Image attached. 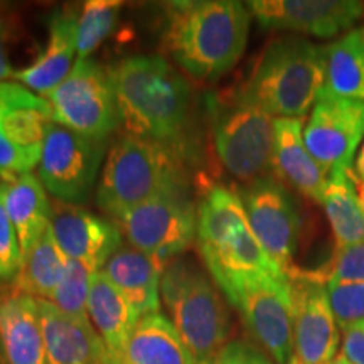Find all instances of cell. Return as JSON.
I'll use <instances>...</instances> for the list:
<instances>
[{
  "instance_id": "cell-40",
  "label": "cell",
  "mask_w": 364,
  "mask_h": 364,
  "mask_svg": "<svg viewBox=\"0 0 364 364\" xmlns=\"http://www.w3.org/2000/svg\"><path fill=\"white\" fill-rule=\"evenodd\" d=\"M0 364H9L7 363V358H6V353H4L2 343H0Z\"/></svg>"
},
{
  "instance_id": "cell-33",
  "label": "cell",
  "mask_w": 364,
  "mask_h": 364,
  "mask_svg": "<svg viewBox=\"0 0 364 364\" xmlns=\"http://www.w3.org/2000/svg\"><path fill=\"white\" fill-rule=\"evenodd\" d=\"M22 38V22L17 7L0 2V81H9L16 76L11 51Z\"/></svg>"
},
{
  "instance_id": "cell-42",
  "label": "cell",
  "mask_w": 364,
  "mask_h": 364,
  "mask_svg": "<svg viewBox=\"0 0 364 364\" xmlns=\"http://www.w3.org/2000/svg\"><path fill=\"white\" fill-rule=\"evenodd\" d=\"M4 297V294H0V299H2Z\"/></svg>"
},
{
  "instance_id": "cell-26",
  "label": "cell",
  "mask_w": 364,
  "mask_h": 364,
  "mask_svg": "<svg viewBox=\"0 0 364 364\" xmlns=\"http://www.w3.org/2000/svg\"><path fill=\"white\" fill-rule=\"evenodd\" d=\"M248 225L247 213L240 196L223 186L208 191L198 209V243L199 252L220 247L235 238Z\"/></svg>"
},
{
  "instance_id": "cell-13",
  "label": "cell",
  "mask_w": 364,
  "mask_h": 364,
  "mask_svg": "<svg viewBox=\"0 0 364 364\" xmlns=\"http://www.w3.org/2000/svg\"><path fill=\"white\" fill-rule=\"evenodd\" d=\"M287 275L292 295L295 356L302 364H327L338 353L341 332L326 284L294 267Z\"/></svg>"
},
{
  "instance_id": "cell-22",
  "label": "cell",
  "mask_w": 364,
  "mask_h": 364,
  "mask_svg": "<svg viewBox=\"0 0 364 364\" xmlns=\"http://www.w3.org/2000/svg\"><path fill=\"white\" fill-rule=\"evenodd\" d=\"M0 343L9 364H46L38 299L16 292L0 299Z\"/></svg>"
},
{
  "instance_id": "cell-28",
  "label": "cell",
  "mask_w": 364,
  "mask_h": 364,
  "mask_svg": "<svg viewBox=\"0 0 364 364\" xmlns=\"http://www.w3.org/2000/svg\"><path fill=\"white\" fill-rule=\"evenodd\" d=\"M66 260L54 240L51 228H48L22 263L19 275L12 282V292L51 300L65 272Z\"/></svg>"
},
{
  "instance_id": "cell-29",
  "label": "cell",
  "mask_w": 364,
  "mask_h": 364,
  "mask_svg": "<svg viewBox=\"0 0 364 364\" xmlns=\"http://www.w3.org/2000/svg\"><path fill=\"white\" fill-rule=\"evenodd\" d=\"M124 2L120 0H88L81 7L76 31V59L90 58L103 41L115 31Z\"/></svg>"
},
{
  "instance_id": "cell-41",
  "label": "cell",
  "mask_w": 364,
  "mask_h": 364,
  "mask_svg": "<svg viewBox=\"0 0 364 364\" xmlns=\"http://www.w3.org/2000/svg\"><path fill=\"white\" fill-rule=\"evenodd\" d=\"M287 364H302V363H300V359L297 358V356H295V354H294V356L292 358H290V361L289 363H287Z\"/></svg>"
},
{
  "instance_id": "cell-3",
  "label": "cell",
  "mask_w": 364,
  "mask_h": 364,
  "mask_svg": "<svg viewBox=\"0 0 364 364\" xmlns=\"http://www.w3.org/2000/svg\"><path fill=\"white\" fill-rule=\"evenodd\" d=\"M326 58L327 46L300 36L277 38L238 90L273 118H304L324 86Z\"/></svg>"
},
{
  "instance_id": "cell-36",
  "label": "cell",
  "mask_w": 364,
  "mask_h": 364,
  "mask_svg": "<svg viewBox=\"0 0 364 364\" xmlns=\"http://www.w3.org/2000/svg\"><path fill=\"white\" fill-rule=\"evenodd\" d=\"M343 356L351 364H364V321L346 327Z\"/></svg>"
},
{
  "instance_id": "cell-19",
  "label": "cell",
  "mask_w": 364,
  "mask_h": 364,
  "mask_svg": "<svg viewBox=\"0 0 364 364\" xmlns=\"http://www.w3.org/2000/svg\"><path fill=\"white\" fill-rule=\"evenodd\" d=\"M273 169L280 179L294 186L300 194L321 204L329 174L318 166L304 142L302 118H275Z\"/></svg>"
},
{
  "instance_id": "cell-31",
  "label": "cell",
  "mask_w": 364,
  "mask_h": 364,
  "mask_svg": "<svg viewBox=\"0 0 364 364\" xmlns=\"http://www.w3.org/2000/svg\"><path fill=\"white\" fill-rule=\"evenodd\" d=\"M327 297L338 321L339 329L364 321V284L363 282H326Z\"/></svg>"
},
{
  "instance_id": "cell-12",
  "label": "cell",
  "mask_w": 364,
  "mask_h": 364,
  "mask_svg": "<svg viewBox=\"0 0 364 364\" xmlns=\"http://www.w3.org/2000/svg\"><path fill=\"white\" fill-rule=\"evenodd\" d=\"M248 225L268 258L289 273L300 238V211L284 182L273 176L255 179L238 193Z\"/></svg>"
},
{
  "instance_id": "cell-4",
  "label": "cell",
  "mask_w": 364,
  "mask_h": 364,
  "mask_svg": "<svg viewBox=\"0 0 364 364\" xmlns=\"http://www.w3.org/2000/svg\"><path fill=\"white\" fill-rule=\"evenodd\" d=\"M182 191H186V177L179 154L166 145L124 135L107 156L97 204L103 213L122 220L152 199Z\"/></svg>"
},
{
  "instance_id": "cell-39",
  "label": "cell",
  "mask_w": 364,
  "mask_h": 364,
  "mask_svg": "<svg viewBox=\"0 0 364 364\" xmlns=\"http://www.w3.org/2000/svg\"><path fill=\"white\" fill-rule=\"evenodd\" d=\"M358 196H359V201H361V204L364 206V182H361L359 181V184H358Z\"/></svg>"
},
{
  "instance_id": "cell-2",
  "label": "cell",
  "mask_w": 364,
  "mask_h": 364,
  "mask_svg": "<svg viewBox=\"0 0 364 364\" xmlns=\"http://www.w3.org/2000/svg\"><path fill=\"white\" fill-rule=\"evenodd\" d=\"M162 44L199 81L231 71L247 49L252 14L236 0H186L162 7Z\"/></svg>"
},
{
  "instance_id": "cell-21",
  "label": "cell",
  "mask_w": 364,
  "mask_h": 364,
  "mask_svg": "<svg viewBox=\"0 0 364 364\" xmlns=\"http://www.w3.org/2000/svg\"><path fill=\"white\" fill-rule=\"evenodd\" d=\"M86 311L91 326L107 349L108 361L120 364L127 343L140 321L135 309L102 272H97L91 280Z\"/></svg>"
},
{
  "instance_id": "cell-35",
  "label": "cell",
  "mask_w": 364,
  "mask_h": 364,
  "mask_svg": "<svg viewBox=\"0 0 364 364\" xmlns=\"http://www.w3.org/2000/svg\"><path fill=\"white\" fill-rule=\"evenodd\" d=\"M327 280L363 282L364 284V241L353 247L338 248Z\"/></svg>"
},
{
  "instance_id": "cell-7",
  "label": "cell",
  "mask_w": 364,
  "mask_h": 364,
  "mask_svg": "<svg viewBox=\"0 0 364 364\" xmlns=\"http://www.w3.org/2000/svg\"><path fill=\"white\" fill-rule=\"evenodd\" d=\"M228 302L240 312L257 346L275 364L294 356L292 295L287 273H260L216 279Z\"/></svg>"
},
{
  "instance_id": "cell-23",
  "label": "cell",
  "mask_w": 364,
  "mask_h": 364,
  "mask_svg": "<svg viewBox=\"0 0 364 364\" xmlns=\"http://www.w3.org/2000/svg\"><path fill=\"white\" fill-rule=\"evenodd\" d=\"M6 184V208L17 240H19L22 263L31 250L46 233L51 223V204L39 177L33 172L26 174H0Z\"/></svg>"
},
{
  "instance_id": "cell-10",
  "label": "cell",
  "mask_w": 364,
  "mask_h": 364,
  "mask_svg": "<svg viewBox=\"0 0 364 364\" xmlns=\"http://www.w3.org/2000/svg\"><path fill=\"white\" fill-rule=\"evenodd\" d=\"M51 105L17 81H0V174H26L38 166Z\"/></svg>"
},
{
  "instance_id": "cell-9",
  "label": "cell",
  "mask_w": 364,
  "mask_h": 364,
  "mask_svg": "<svg viewBox=\"0 0 364 364\" xmlns=\"http://www.w3.org/2000/svg\"><path fill=\"white\" fill-rule=\"evenodd\" d=\"M105 142H97L51 122L46 129L38 177L63 204L85 203L97 181Z\"/></svg>"
},
{
  "instance_id": "cell-5",
  "label": "cell",
  "mask_w": 364,
  "mask_h": 364,
  "mask_svg": "<svg viewBox=\"0 0 364 364\" xmlns=\"http://www.w3.org/2000/svg\"><path fill=\"white\" fill-rule=\"evenodd\" d=\"M161 295L196 364L204 363L228 343L230 311L211 279L193 262L176 258L167 263Z\"/></svg>"
},
{
  "instance_id": "cell-25",
  "label": "cell",
  "mask_w": 364,
  "mask_h": 364,
  "mask_svg": "<svg viewBox=\"0 0 364 364\" xmlns=\"http://www.w3.org/2000/svg\"><path fill=\"white\" fill-rule=\"evenodd\" d=\"M318 98L364 103V26L327 46L326 80Z\"/></svg>"
},
{
  "instance_id": "cell-24",
  "label": "cell",
  "mask_w": 364,
  "mask_h": 364,
  "mask_svg": "<svg viewBox=\"0 0 364 364\" xmlns=\"http://www.w3.org/2000/svg\"><path fill=\"white\" fill-rule=\"evenodd\" d=\"M120 364H196L193 354L164 314L144 316L132 332Z\"/></svg>"
},
{
  "instance_id": "cell-32",
  "label": "cell",
  "mask_w": 364,
  "mask_h": 364,
  "mask_svg": "<svg viewBox=\"0 0 364 364\" xmlns=\"http://www.w3.org/2000/svg\"><path fill=\"white\" fill-rule=\"evenodd\" d=\"M22 267V255L16 228L6 208V184L0 181V284L16 280Z\"/></svg>"
},
{
  "instance_id": "cell-30",
  "label": "cell",
  "mask_w": 364,
  "mask_h": 364,
  "mask_svg": "<svg viewBox=\"0 0 364 364\" xmlns=\"http://www.w3.org/2000/svg\"><path fill=\"white\" fill-rule=\"evenodd\" d=\"M95 273L97 272H93L81 262L68 258L56 292L49 302H53L59 311L76 321L90 322L86 304H88L90 287Z\"/></svg>"
},
{
  "instance_id": "cell-18",
  "label": "cell",
  "mask_w": 364,
  "mask_h": 364,
  "mask_svg": "<svg viewBox=\"0 0 364 364\" xmlns=\"http://www.w3.org/2000/svg\"><path fill=\"white\" fill-rule=\"evenodd\" d=\"M46 364H110L91 322L76 321L49 300H39Z\"/></svg>"
},
{
  "instance_id": "cell-14",
  "label": "cell",
  "mask_w": 364,
  "mask_h": 364,
  "mask_svg": "<svg viewBox=\"0 0 364 364\" xmlns=\"http://www.w3.org/2000/svg\"><path fill=\"white\" fill-rule=\"evenodd\" d=\"M247 7L265 29L322 39L349 33L364 16L358 0H253Z\"/></svg>"
},
{
  "instance_id": "cell-16",
  "label": "cell",
  "mask_w": 364,
  "mask_h": 364,
  "mask_svg": "<svg viewBox=\"0 0 364 364\" xmlns=\"http://www.w3.org/2000/svg\"><path fill=\"white\" fill-rule=\"evenodd\" d=\"M49 228L63 255L93 272L102 270L122 248L120 228L73 204H56Z\"/></svg>"
},
{
  "instance_id": "cell-27",
  "label": "cell",
  "mask_w": 364,
  "mask_h": 364,
  "mask_svg": "<svg viewBox=\"0 0 364 364\" xmlns=\"http://www.w3.org/2000/svg\"><path fill=\"white\" fill-rule=\"evenodd\" d=\"M321 204L326 209L338 248L363 243L364 206L359 201L356 184L351 181L349 169L331 172Z\"/></svg>"
},
{
  "instance_id": "cell-20",
  "label": "cell",
  "mask_w": 364,
  "mask_h": 364,
  "mask_svg": "<svg viewBox=\"0 0 364 364\" xmlns=\"http://www.w3.org/2000/svg\"><path fill=\"white\" fill-rule=\"evenodd\" d=\"M166 265L147 253L130 247H122L105 263L102 272L107 280L120 290L142 318L159 312L161 307V279Z\"/></svg>"
},
{
  "instance_id": "cell-15",
  "label": "cell",
  "mask_w": 364,
  "mask_h": 364,
  "mask_svg": "<svg viewBox=\"0 0 364 364\" xmlns=\"http://www.w3.org/2000/svg\"><path fill=\"white\" fill-rule=\"evenodd\" d=\"M364 136V103L341 98H317L304 129V142L327 174L351 169Z\"/></svg>"
},
{
  "instance_id": "cell-34",
  "label": "cell",
  "mask_w": 364,
  "mask_h": 364,
  "mask_svg": "<svg viewBox=\"0 0 364 364\" xmlns=\"http://www.w3.org/2000/svg\"><path fill=\"white\" fill-rule=\"evenodd\" d=\"M201 364H275L260 346L235 339L223 346Z\"/></svg>"
},
{
  "instance_id": "cell-11",
  "label": "cell",
  "mask_w": 364,
  "mask_h": 364,
  "mask_svg": "<svg viewBox=\"0 0 364 364\" xmlns=\"http://www.w3.org/2000/svg\"><path fill=\"white\" fill-rule=\"evenodd\" d=\"M118 221L132 247L164 265L184 253L198 236V211L186 191L152 199Z\"/></svg>"
},
{
  "instance_id": "cell-6",
  "label": "cell",
  "mask_w": 364,
  "mask_h": 364,
  "mask_svg": "<svg viewBox=\"0 0 364 364\" xmlns=\"http://www.w3.org/2000/svg\"><path fill=\"white\" fill-rule=\"evenodd\" d=\"M206 105L223 167L247 184L268 176L273 169L275 118L245 98L240 90L211 93Z\"/></svg>"
},
{
  "instance_id": "cell-8",
  "label": "cell",
  "mask_w": 364,
  "mask_h": 364,
  "mask_svg": "<svg viewBox=\"0 0 364 364\" xmlns=\"http://www.w3.org/2000/svg\"><path fill=\"white\" fill-rule=\"evenodd\" d=\"M44 98L54 124L97 142H107L122 124L112 73L93 58L76 59L66 80Z\"/></svg>"
},
{
  "instance_id": "cell-1",
  "label": "cell",
  "mask_w": 364,
  "mask_h": 364,
  "mask_svg": "<svg viewBox=\"0 0 364 364\" xmlns=\"http://www.w3.org/2000/svg\"><path fill=\"white\" fill-rule=\"evenodd\" d=\"M118 113L129 135L166 145L182 157L189 144L193 91L157 54H135L110 68Z\"/></svg>"
},
{
  "instance_id": "cell-38",
  "label": "cell",
  "mask_w": 364,
  "mask_h": 364,
  "mask_svg": "<svg viewBox=\"0 0 364 364\" xmlns=\"http://www.w3.org/2000/svg\"><path fill=\"white\" fill-rule=\"evenodd\" d=\"M327 364H351L348 361V359H346L343 354H339V356H336L334 359H332V361H329Z\"/></svg>"
},
{
  "instance_id": "cell-43",
  "label": "cell",
  "mask_w": 364,
  "mask_h": 364,
  "mask_svg": "<svg viewBox=\"0 0 364 364\" xmlns=\"http://www.w3.org/2000/svg\"><path fill=\"white\" fill-rule=\"evenodd\" d=\"M0 294H2V292H0Z\"/></svg>"
},
{
  "instance_id": "cell-17",
  "label": "cell",
  "mask_w": 364,
  "mask_h": 364,
  "mask_svg": "<svg viewBox=\"0 0 364 364\" xmlns=\"http://www.w3.org/2000/svg\"><path fill=\"white\" fill-rule=\"evenodd\" d=\"M78 9L56 7L48 19V43L27 68L17 70L14 80L39 97H46L66 80L73 70L78 31Z\"/></svg>"
},
{
  "instance_id": "cell-37",
  "label": "cell",
  "mask_w": 364,
  "mask_h": 364,
  "mask_svg": "<svg viewBox=\"0 0 364 364\" xmlns=\"http://www.w3.org/2000/svg\"><path fill=\"white\" fill-rule=\"evenodd\" d=\"M356 172H358L359 181L364 182V144H363L361 150H359L358 159H356Z\"/></svg>"
}]
</instances>
